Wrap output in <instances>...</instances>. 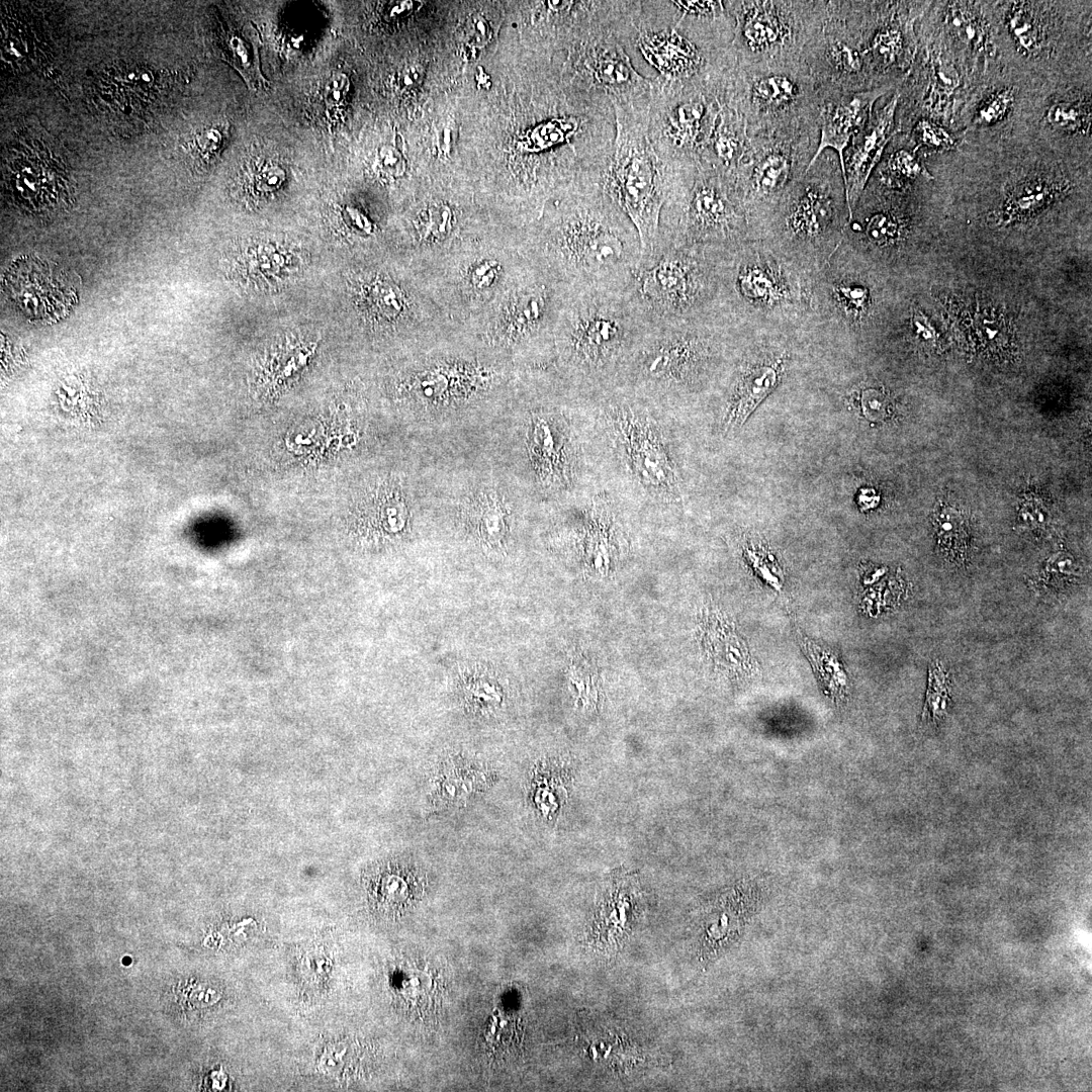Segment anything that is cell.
I'll return each mask as SVG.
<instances>
[{
    "mask_svg": "<svg viewBox=\"0 0 1092 1092\" xmlns=\"http://www.w3.org/2000/svg\"><path fill=\"white\" fill-rule=\"evenodd\" d=\"M600 183H571L522 230L527 257L570 291L628 289L640 264L637 230Z\"/></svg>",
    "mask_w": 1092,
    "mask_h": 1092,
    "instance_id": "obj_1",
    "label": "cell"
},
{
    "mask_svg": "<svg viewBox=\"0 0 1092 1092\" xmlns=\"http://www.w3.org/2000/svg\"><path fill=\"white\" fill-rule=\"evenodd\" d=\"M750 334L721 315L647 321L617 379L643 401L673 403L703 392L731 369Z\"/></svg>",
    "mask_w": 1092,
    "mask_h": 1092,
    "instance_id": "obj_2",
    "label": "cell"
},
{
    "mask_svg": "<svg viewBox=\"0 0 1092 1092\" xmlns=\"http://www.w3.org/2000/svg\"><path fill=\"white\" fill-rule=\"evenodd\" d=\"M646 322L631 287L570 291L544 370L574 389L609 391Z\"/></svg>",
    "mask_w": 1092,
    "mask_h": 1092,
    "instance_id": "obj_3",
    "label": "cell"
},
{
    "mask_svg": "<svg viewBox=\"0 0 1092 1092\" xmlns=\"http://www.w3.org/2000/svg\"><path fill=\"white\" fill-rule=\"evenodd\" d=\"M718 277L721 316L748 334H798L812 277L765 243L720 249Z\"/></svg>",
    "mask_w": 1092,
    "mask_h": 1092,
    "instance_id": "obj_4",
    "label": "cell"
},
{
    "mask_svg": "<svg viewBox=\"0 0 1092 1092\" xmlns=\"http://www.w3.org/2000/svg\"><path fill=\"white\" fill-rule=\"evenodd\" d=\"M850 216L837 154L822 152L752 235L813 277L841 244Z\"/></svg>",
    "mask_w": 1092,
    "mask_h": 1092,
    "instance_id": "obj_5",
    "label": "cell"
},
{
    "mask_svg": "<svg viewBox=\"0 0 1092 1092\" xmlns=\"http://www.w3.org/2000/svg\"><path fill=\"white\" fill-rule=\"evenodd\" d=\"M518 372L521 369L514 363L456 328L403 356L392 388L397 398L420 413L455 411L495 397L511 386Z\"/></svg>",
    "mask_w": 1092,
    "mask_h": 1092,
    "instance_id": "obj_6",
    "label": "cell"
},
{
    "mask_svg": "<svg viewBox=\"0 0 1092 1092\" xmlns=\"http://www.w3.org/2000/svg\"><path fill=\"white\" fill-rule=\"evenodd\" d=\"M522 230H495L416 270L457 329H472L528 264Z\"/></svg>",
    "mask_w": 1092,
    "mask_h": 1092,
    "instance_id": "obj_7",
    "label": "cell"
},
{
    "mask_svg": "<svg viewBox=\"0 0 1092 1092\" xmlns=\"http://www.w3.org/2000/svg\"><path fill=\"white\" fill-rule=\"evenodd\" d=\"M570 289L529 259L509 288L469 331L483 347L522 370L545 367Z\"/></svg>",
    "mask_w": 1092,
    "mask_h": 1092,
    "instance_id": "obj_8",
    "label": "cell"
},
{
    "mask_svg": "<svg viewBox=\"0 0 1092 1092\" xmlns=\"http://www.w3.org/2000/svg\"><path fill=\"white\" fill-rule=\"evenodd\" d=\"M667 168L656 252L667 245L729 248L751 239L746 214L720 172L702 161Z\"/></svg>",
    "mask_w": 1092,
    "mask_h": 1092,
    "instance_id": "obj_9",
    "label": "cell"
},
{
    "mask_svg": "<svg viewBox=\"0 0 1092 1092\" xmlns=\"http://www.w3.org/2000/svg\"><path fill=\"white\" fill-rule=\"evenodd\" d=\"M613 110L615 138L600 184L636 228L643 266L656 252L669 175L649 140L648 111Z\"/></svg>",
    "mask_w": 1092,
    "mask_h": 1092,
    "instance_id": "obj_10",
    "label": "cell"
},
{
    "mask_svg": "<svg viewBox=\"0 0 1092 1092\" xmlns=\"http://www.w3.org/2000/svg\"><path fill=\"white\" fill-rule=\"evenodd\" d=\"M721 248L667 245L639 266L631 292L649 322L720 315L718 255Z\"/></svg>",
    "mask_w": 1092,
    "mask_h": 1092,
    "instance_id": "obj_11",
    "label": "cell"
},
{
    "mask_svg": "<svg viewBox=\"0 0 1092 1092\" xmlns=\"http://www.w3.org/2000/svg\"><path fill=\"white\" fill-rule=\"evenodd\" d=\"M720 100L743 116L748 135L818 124L819 92L804 61L735 64L723 80Z\"/></svg>",
    "mask_w": 1092,
    "mask_h": 1092,
    "instance_id": "obj_12",
    "label": "cell"
},
{
    "mask_svg": "<svg viewBox=\"0 0 1092 1092\" xmlns=\"http://www.w3.org/2000/svg\"><path fill=\"white\" fill-rule=\"evenodd\" d=\"M733 20L730 49L736 65L767 66L803 61L819 31L827 1H724Z\"/></svg>",
    "mask_w": 1092,
    "mask_h": 1092,
    "instance_id": "obj_13",
    "label": "cell"
},
{
    "mask_svg": "<svg viewBox=\"0 0 1092 1092\" xmlns=\"http://www.w3.org/2000/svg\"><path fill=\"white\" fill-rule=\"evenodd\" d=\"M861 264V257L842 241L812 277L808 311L797 334L803 346L845 344L871 329L875 290Z\"/></svg>",
    "mask_w": 1092,
    "mask_h": 1092,
    "instance_id": "obj_14",
    "label": "cell"
},
{
    "mask_svg": "<svg viewBox=\"0 0 1092 1092\" xmlns=\"http://www.w3.org/2000/svg\"><path fill=\"white\" fill-rule=\"evenodd\" d=\"M631 1L610 10L572 43L571 84L608 99L613 106L648 111L652 78L640 74L627 53L624 30Z\"/></svg>",
    "mask_w": 1092,
    "mask_h": 1092,
    "instance_id": "obj_15",
    "label": "cell"
},
{
    "mask_svg": "<svg viewBox=\"0 0 1092 1092\" xmlns=\"http://www.w3.org/2000/svg\"><path fill=\"white\" fill-rule=\"evenodd\" d=\"M819 142L818 124L749 135L743 160L726 178L754 231L807 169Z\"/></svg>",
    "mask_w": 1092,
    "mask_h": 1092,
    "instance_id": "obj_16",
    "label": "cell"
},
{
    "mask_svg": "<svg viewBox=\"0 0 1092 1092\" xmlns=\"http://www.w3.org/2000/svg\"><path fill=\"white\" fill-rule=\"evenodd\" d=\"M711 81L670 82L652 77L648 136L663 164L698 162L721 106Z\"/></svg>",
    "mask_w": 1092,
    "mask_h": 1092,
    "instance_id": "obj_17",
    "label": "cell"
},
{
    "mask_svg": "<svg viewBox=\"0 0 1092 1092\" xmlns=\"http://www.w3.org/2000/svg\"><path fill=\"white\" fill-rule=\"evenodd\" d=\"M628 47L636 48L656 70V77L670 82L711 81L722 85L735 65L732 53L712 57L675 27L662 1H635Z\"/></svg>",
    "mask_w": 1092,
    "mask_h": 1092,
    "instance_id": "obj_18",
    "label": "cell"
},
{
    "mask_svg": "<svg viewBox=\"0 0 1092 1092\" xmlns=\"http://www.w3.org/2000/svg\"><path fill=\"white\" fill-rule=\"evenodd\" d=\"M803 61L819 90L858 92L878 87L863 53L854 1H827L822 25L805 47Z\"/></svg>",
    "mask_w": 1092,
    "mask_h": 1092,
    "instance_id": "obj_19",
    "label": "cell"
},
{
    "mask_svg": "<svg viewBox=\"0 0 1092 1092\" xmlns=\"http://www.w3.org/2000/svg\"><path fill=\"white\" fill-rule=\"evenodd\" d=\"M614 393L608 414L632 475L655 499L679 502L678 475L660 428L640 398L618 387Z\"/></svg>",
    "mask_w": 1092,
    "mask_h": 1092,
    "instance_id": "obj_20",
    "label": "cell"
},
{
    "mask_svg": "<svg viewBox=\"0 0 1092 1092\" xmlns=\"http://www.w3.org/2000/svg\"><path fill=\"white\" fill-rule=\"evenodd\" d=\"M800 344L797 334L766 333L746 338L730 371L726 390L727 429L742 426L780 385Z\"/></svg>",
    "mask_w": 1092,
    "mask_h": 1092,
    "instance_id": "obj_21",
    "label": "cell"
},
{
    "mask_svg": "<svg viewBox=\"0 0 1092 1092\" xmlns=\"http://www.w3.org/2000/svg\"><path fill=\"white\" fill-rule=\"evenodd\" d=\"M901 4L855 1L863 53L880 86H888L880 80L904 71L912 59V25Z\"/></svg>",
    "mask_w": 1092,
    "mask_h": 1092,
    "instance_id": "obj_22",
    "label": "cell"
},
{
    "mask_svg": "<svg viewBox=\"0 0 1092 1092\" xmlns=\"http://www.w3.org/2000/svg\"><path fill=\"white\" fill-rule=\"evenodd\" d=\"M899 98L897 91L881 109L873 110L864 127L844 151L841 171L850 215L886 147L900 132L896 124Z\"/></svg>",
    "mask_w": 1092,
    "mask_h": 1092,
    "instance_id": "obj_23",
    "label": "cell"
},
{
    "mask_svg": "<svg viewBox=\"0 0 1092 1092\" xmlns=\"http://www.w3.org/2000/svg\"><path fill=\"white\" fill-rule=\"evenodd\" d=\"M882 86L858 92H840L819 90V142L815 160L822 152L832 150L839 158L840 168L843 154L851 140L867 124L877 99L890 90ZM842 172V171H841Z\"/></svg>",
    "mask_w": 1092,
    "mask_h": 1092,
    "instance_id": "obj_24",
    "label": "cell"
},
{
    "mask_svg": "<svg viewBox=\"0 0 1092 1092\" xmlns=\"http://www.w3.org/2000/svg\"><path fill=\"white\" fill-rule=\"evenodd\" d=\"M532 418L528 446L535 471L544 485L563 486L570 478L573 456L565 425L545 410Z\"/></svg>",
    "mask_w": 1092,
    "mask_h": 1092,
    "instance_id": "obj_25",
    "label": "cell"
},
{
    "mask_svg": "<svg viewBox=\"0 0 1092 1092\" xmlns=\"http://www.w3.org/2000/svg\"><path fill=\"white\" fill-rule=\"evenodd\" d=\"M749 142L743 116L721 102L715 123L700 161L710 165L727 179L743 160Z\"/></svg>",
    "mask_w": 1092,
    "mask_h": 1092,
    "instance_id": "obj_26",
    "label": "cell"
},
{
    "mask_svg": "<svg viewBox=\"0 0 1092 1092\" xmlns=\"http://www.w3.org/2000/svg\"><path fill=\"white\" fill-rule=\"evenodd\" d=\"M467 530L486 549L500 550L510 533L511 512L496 490L480 489L466 500L463 512Z\"/></svg>",
    "mask_w": 1092,
    "mask_h": 1092,
    "instance_id": "obj_27",
    "label": "cell"
},
{
    "mask_svg": "<svg viewBox=\"0 0 1092 1092\" xmlns=\"http://www.w3.org/2000/svg\"><path fill=\"white\" fill-rule=\"evenodd\" d=\"M799 642L825 694L835 702L843 701L848 691V678L835 653L802 633H799Z\"/></svg>",
    "mask_w": 1092,
    "mask_h": 1092,
    "instance_id": "obj_28",
    "label": "cell"
},
{
    "mask_svg": "<svg viewBox=\"0 0 1092 1092\" xmlns=\"http://www.w3.org/2000/svg\"><path fill=\"white\" fill-rule=\"evenodd\" d=\"M1058 189L1055 182L1045 178L1022 181L1006 198L1003 207L1004 220L1011 222L1038 212L1055 198Z\"/></svg>",
    "mask_w": 1092,
    "mask_h": 1092,
    "instance_id": "obj_29",
    "label": "cell"
},
{
    "mask_svg": "<svg viewBox=\"0 0 1092 1092\" xmlns=\"http://www.w3.org/2000/svg\"><path fill=\"white\" fill-rule=\"evenodd\" d=\"M878 166L877 182L892 189L909 188L918 177L928 176L915 153L902 148L891 152Z\"/></svg>",
    "mask_w": 1092,
    "mask_h": 1092,
    "instance_id": "obj_30",
    "label": "cell"
},
{
    "mask_svg": "<svg viewBox=\"0 0 1092 1092\" xmlns=\"http://www.w3.org/2000/svg\"><path fill=\"white\" fill-rule=\"evenodd\" d=\"M947 23L960 40L978 52L989 51L991 38L985 23L962 3L948 7Z\"/></svg>",
    "mask_w": 1092,
    "mask_h": 1092,
    "instance_id": "obj_31",
    "label": "cell"
},
{
    "mask_svg": "<svg viewBox=\"0 0 1092 1092\" xmlns=\"http://www.w3.org/2000/svg\"><path fill=\"white\" fill-rule=\"evenodd\" d=\"M1008 27L1016 42L1028 53L1041 43V26L1037 14L1027 3H1016L1008 15Z\"/></svg>",
    "mask_w": 1092,
    "mask_h": 1092,
    "instance_id": "obj_32",
    "label": "cell"
},
{
    "mask_svg": "<svg viewBox=\"0 0 1092 1092\" xmlns=\"http://www.w3.org/2000/svg\"><path fill=\"white\" fill-rule=\"evenodd\" d=\"M224 51L231 64L244 76L251 87L262 85L264 79L259 70L257 53L243 36L229 33L224 37Z\"/></svg>",
    "mask_w": 1092,
    "mask_h": 1092,
    "instance_id": "obj_33",
    "label": "cell"
},
{
    "mask_svg": "<svg viewBox=\"0 0 1092 1092\" xmlns=\"http://www.w3.org/2000/svg\"><path fill=\"white\" fill-rule=\"evenodd\" d=\"M1090 109L1077 103L1059 102L1053 104L1048 112L1050 124L1068 131H1081L1089 128Z\"/></svg>",
    "mask_w": 1092,
    "mask_h": 1092,
    "instance_id": "obj_34",
    "label": "cell"
},
{
    "mask_svg": "<svg viewBox=\"0 0 1092 1092\" xmlns=\"http://www.w3.org/2000/svg\"><path fill=\"white\" fill-rule=\"evenodd\" d=\"M912 141L913 153L922 147L935 151H948L958 145L949 132L927 119L917 122L912 131Z\"/></svg>",
    "mask_w": 1092,
    "mask_h": 1092,
    "instance_id": "obj_35",
    "label": "cell"
},
{
    "mask_svg": "<svg viewBox=\"0 0 1092 1092\" xmlns=\"http://www.w3.org/2000/svg\"><path fill=\"white\" fill-rule=\"evenodd\" d=\"M937 526L939 538L949 551L961 553L966 546V529L960 514L946 508L938 518Z\"/></svg>",
    "mask_w": 1092,
    "mask_h": 1092,
    "instance_id": "obj_36",
    "label": "cell"
},
{
    "mask_svg": "<svg viewBox=\"0 0 1092 1092\" xmlns=\"http://www.w3.org/2000/svg\"><path fill=\"white\" fill-rule=\"evenodd\" d=\"M1014 101L1013 89H1004L993 94L979 109L977 124L995 123L1005 117Z\"/></svg>",
    "mask_w": 1092,
    "mask_h": 1092,
    "instance_id": "obj_37",
    "label": "cell"
},
{
    "mask_svg": "<svg viewBox=\"0 0 1092 1092\" xmlns=\"http://www.w3.org/2000/svg\"><path fill=\"white\" fill-rule=\"evenodd\" d=\"M862 413L867 418H884L888 412L889 399L884 392L876 388H863L858 396Z\"/></svg>",
    "mask_w": 1092,
    "mask_h": 1092,
    "instance_id": "obj_38",
    "label": "cell"
},
{
    "mask_svg": "<svg viewBox=\"0 0 1092 1092\" xmlns=\"http://www.w3.org/2000/svg\"><path fill=\"white\" fill-rule=\"evenodd\" d=\"M350 81L342 72L332 74L325 84L324 99L328 108L337 107L343 103L349 92Z\"/></svg>",
    "mask_w": 1092,
    "mask_h": 1092,
    "instance_id": "obj_39",
    "label": "cell"
},
{
    "mask_svg": "<svg viewBox=\"0 0 1092 1092\" xmlns=\"http://www.w3.org/2000/svg\"><path fill=\"white\" fill-rule=\"evenodd\" d=\"M378 157L382 171L388 176L400 178L405 174L406 162L401 153L393 146H382L378 151Z\"/></svg>",
    "mask_w": 1092,
    "mask_h": 1092,
    "instance_id": "obj_40",
    "label": "cell"
},
{
    "mask_svg": "<svg viewBox=\"0 0 1092 1092\" xmlns=\"http://www.w3.org/2000/svg\"><path fill=\"white\" fill-rule=\"evenodd\" d=\"M467 35L469 42L475 47L485 46L492 36V30L488 21L481 14H474L468 20Z\"/></svg>",
    "mask_w": 1092,
    "mask_h": 1092,
    "instance_id": "obj_41",
    "label": "cell"
},
{
    "mask_svg": "<svg viewBox=\"0 0 1092 1092\" xmlns=\"http://www.w3.org/2000/svg\"><path fill=\"white\" fill-rule=\"evenodd\" d=\"M285 180V171L279 166H268L263 169L257 180V189L261 192H271L278 189Z\"/></svg>",
    "mask_w": 1092,
    "mask_h": 1092,
    "instance_id": "obj_42",
    "label": "cell"
},
{
    "mask_svg": "<svg viewBox=\"0 0 1092 1092\" xmlns=\"http://www.w3.org/2000/svg\"><path fill=\"white\" fill-rule=\"evenodd\" d=\"M425 71L421 65L410 64L401 71L399 84L403 89L412 90L422 83Z\"/></svg>",
    "mask_w": 1092,
    "mask_h": 1092,
    "instance_id": "obj_43",
    "label": "cell"
},
{
    "mask_svg": "<svg viewBox=\"0 0 1092 1092\" xmlns=\"http://www.w3.org/2000/svg\"><path fill=\"white\" fill-rule=\"evenodd\" d=\"M221 139V132L217 128L211 127L201 133L198 144L202 152L210 153L218 148Z\"/></svg>",
    "mask_w": 1092,
    "mask_h": 1092,
    "instance_id": "obj_44",
    "label": "cell"
},
{
    "mask_svg": "<svg viewBox=\"0 0 1092 1092\" xmlns=\"http://www.w3.org/2000/svg\"><path fill=\"white\" fill-rule=\"evenodd\" d=\"M421 4L419 1L392 2L387 12L390 17H402L419 9Z\"/></svg>",
    "mask_w": 1092,
    "mask_h": 1092,
    "instance_id": "obj_45",
    "label": "cell"
},
{
    "mask_svg": "<svg viewBox=\"0 0 1092 1092\" xmlns=\"http://www.w3.org/2000/svg\"><path fill=\"white\" fill-rule=\"evenodd\" d=\"M453 136V124L448 123L441 127L438 132V145L440 150L445 154L451 150Z\"/></svg>",
    "mask_w": 1092,
    "mask_h": 1092,
    "instance_id": "obj_46",
    "label": "cell"
}]
</instances>
